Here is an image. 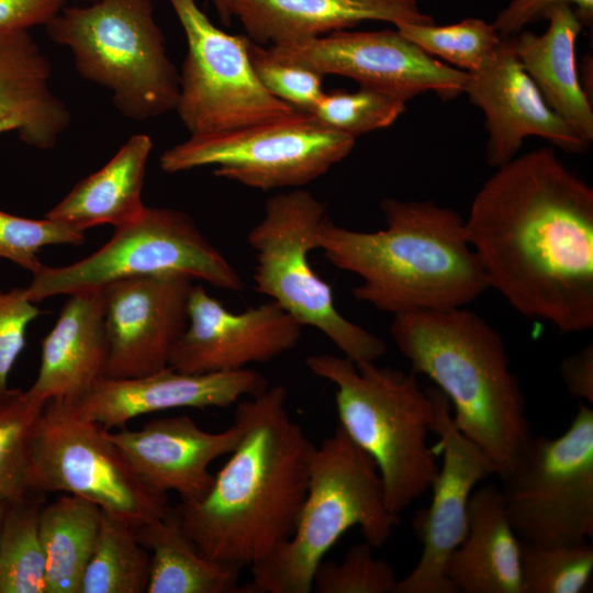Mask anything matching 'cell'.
<instances>
[{"label":"cell","mask_w":593,"mask_h":593,"mask_svg":"<svg viewBox=\"0 0 593 593\" xmlns=\"http://www.w3.org/2000/svg\"><path fill=\"white\" fill-rule=\"evenodd\" d=\"M465 228L489 288L516 312L562 333L592 328L593 189L552 147L497 167Z\"/></svg>","instance_id":"6da1fadb"},{"label":"cell","mask_w":593,"mask_h":593,"mask_svg":"<svg viewBox=\"0 0 593 593\" xmlns=\"http://www.w3.org/2000/svg\"><path fill=\"white\" fill-rule=\"evenodd\" d=\"M283 385L236 403L242 435L199 500L174 510L208 559L242 569L267 559L293 533L315 445L291 417Z\"/></svg>","instance_id":"7a4b0ae2"},{"label":"cell","mask_w":593,"mask_h":593,"mask_svg":"<svg viewBox=\"0 0 593 593\" xmlns=\"http://www.w3.org/2000/svg\"><path fill=\"white\" fill-rule=\"evenodd\" d=\"M380 209L383 230H349L326 215L317 231V249L361 279L355 300L396 315L466 307L489 289L457 211L396 198H384Z\"/></svg>","instance_id":"3957f363"},{"label":"cell","mask_w":593,"mask_h":593,"mask_svg":"<svg viewBox=\"0 0 593 593\" xmlns=\"http://www.w3.org/2000/svg\"><path fill=\"white\" fill-rule=\"evenodd\" d=\"M391 338L411 371L426 376L454 409L455 426L511 473L533 438L526 401L500 333L457 307L393 315Z\"/></svg>","instance_id":"277c9868"},{"label":"cell","mask_w":593,"mask_h":593,"mask_svg":"<svg viewBox=\"0 0 593 593\" xmlns=\"http://www.w3.org/2000/svg\"><path fill=\"white\" fill-rule=\"evenodd\" d=\"M309 370L335 385L339 426L374 462L388 510L399 515L434 483L439 466L427 443L436 387L422 388L413 371L311 355Z\"/></svg>","instance_id":"5b68a950"},{"label":"cell","mask_w":593,"mask_h":593,"mask_svg":"<svg viewBox=\"0 0 593 593\" xmlns=\"http://www.w3.org/2000/svg\"><path fill=\"white\" fill-rule=\"evenodd\" d=\"M399 522L385 505L374 462L338 425L314 448L292 535L250 568L248 585L254 593H310L317 567L348 529L358 527L380 548Z\"/></svg>","instance_id":"8992f818"},{"label":"cell","mask_w":593,"mask_h":593,"mask_svg":"<svg viewBox=\"0 0 593 593\" xmlns=\"http://www.w3.org/2000/svg\"><path fill=\"white\" fill-rule=\"evenodd\" d=\"M153 12L150 0H98L63 8L45 25L70 51L78 74L108 89L133 121L175 110L179 94V74Z\"/></svg>","instance_id":"52a82bcc"},{"label":"cell","mask_w":593,"mask_h":593,"mask_svg":"<svg viewBox=\"0 0 593 593\" xmlns=\"http://www.w3.org/2000/svg\"><path fill=\"white\" fill-rule=\"evenodd\" d=\"M25 475L30 492L82 497L135 529L172 511L167 494L141 478L108 429L67 400L44 404L30 435Z\"/></svg>","instance_id":"ba28073f"},{"label":"cell","mask_w":593,"mask_h":593,"mask_svg":"<svg viewBox=\"0 0 593 593\" xmlns=\"http://www.w3.org/2000/svg\"><path fill=\"white\" fill-rule=\"evenodd\" d=\"M326 215L324 203L304 189L267 199L264 217L247 236L256 257L255 289L302 326L320 331L354 362L377 361L387 353L383 339L337 310L332 287L311 266Z\"/></svg>","instance_id":"9c48e42d"},{"label":"cell","mask_w":593,"mask_h":593,"mask_svg":"<svg viewBox=\"0 0 593 593\" xmlns=\"http://www.w3.org/2000/svg\"><path fill=\"white\" fill-rule=\"evenodd\" d=\"M32 275L24 292L34 303L157 275H184L230 291L244 288L237 270L193 220L170 208L145 206L136 219L115 227L112 238L90 256L64 267L43 265Z\"/></svg>","instance_id":"30bf717a"},{"label":"cell","mask_w":593,"mask_h":593,"mask_svg":"<svg viewBox=\"0 0 593 593\" xmlns=\"http://www.w3.org/2000/svg\"><path fill=\"white\" fill-rule=\"evenodd\" d=\"M354 146L355 137L295 111L235 130L191 135L165 150L159 165L167 174L215 166L217 177L268 191L301 188L316 180Z\"/></svg>","instance_id":"8fae6325"},{"label":"cell","mask_w":593,"mask_h":593,"mask_svg":"<svg viewBox=\"0 0 593 593\" xmlns=\"http://www.w3.org/2000/svg\"><path fill=\"white\" fill-rule=\"evenodd\" d=\"M501 489L521 540L578 545L593 536V409L581 402L563 434L533 436Z\"/></svg>","instance_id":"7c38bea8"},{"label":"cell","mask_w":593,"mask_h":593,"mask_svg":"<svg viewBox=\"0 0 593 593\" xmlns=\"http://www.w3.org/2000/svg\"><path fill=\"white\" fill-rule=\"evenodd\" d=\"M168 1L187 38L175 110L191 135L235 130L296 111L258 80L247 36L216 27L195 0Z\"/></svg>","instance_id":"4fadbf2b"},{"label":"cell","mask_w":593,"mask_h":593,"mask_svg":"<svg viewBox=\"0 0 593 593\" xmlns=\"http://www.w3.org/2000/svg\"><path fill=\"white\" fill-rule=\"evenodd\" d=\"M275 59L322 76L356 80L403 102L433 91L443 100L463 93L468 72L430 56L396 29L336 31L318 37L270 45Z\"/></svg>","instance_id":"5bb4252c"},{"label":"cell","mask_w":593,"mask_h":593,"mask_svg":"<svg viewBox=\"0 0 593 593\" xmlns=\"http://www.w3.org/2000/svg\"><path fill=\"white\" fill-rule=\"evenodd\" d=\"M450 409L436 388L432 432L437 435L434 448L443 454V461L430 486V505L416 517L421 557L412 571L398 580L394 593H457L446 575L447 561L467 535L474 486L497 475L491 459L455 426Z\"/></svg>","instance_id":"9a60e30c"},{"label":"cell","mask_w":593,"mask_h":593,"mask_svg":"<svg viewBox=\"0 0 593 593\" xmlns=\"http://www.w3.org/2000/svg\"><path fill=\"white\" fill-rule=\"evenodd\" d=\"M192 287L188 276L157 275L102 288L109 345L103 378H137L168 367L188 324Z\"/></svg>","instance_id":"2e32d148"},{"label":"cell","mask_w":593,"mask_h":593,"mask_svg":"<svg viewBox=\"0 0 593 593\" xmlns=\"http://www.w3.org/2000/svg\"><path fill=\"white\" fill-rule=\"evenodd\" d=\"M302 325L269 300L236 313L193 284L188 301V324L176 343L168 366L183 373L245 369L292 349Z\"/></svg>","instance_id":"e0dca14e"},{"label":"cell","mask_w":593,"mask_h":593,"mask_svg":"<svg viewBox=\"0 0 593 593\" xmlns=\"http://www.w3.org/2000/svg\"><path fill=\"white\" fill-rule=\"evenodd\" d=\"M463 92L484 113L485 158L494 168L517 156L529 136L571 154H583L590 146L547 104L507 37L484 67L468 74Z\"/></svg>","instance_id":"ac0fdd59"},{"label":"cell","mask_w":593,"mask_h":593,"mask_svg":"<svg viewBox=\"0 0 593 593\" xmlns=\"http://www.w3.org/2000/svg\"><path fill=\"white\" fill-rule=\"evenodd\" d=\"M267 388L266 379L247 368L183 373L168 366L137 378H101L88 393L71 402L81 416L109 430L123 427L141 415L159 411L227 407Z\"/></svg>","instance_id":"d6986e66"},{"label":"cell","mask_w":593,"mask_h":593,"mask_svg":"<svg viewBox=\"0 0 593 593\" xmlns=\"http://www.w3.org/2000/svg\"><path fill=\"white\" fill-rule=\"evenodd\" d=\"M108 433L150 488L164 494L176 492L180 502H191L208 492L214 475L210 465L234 450L242 427L234 421L222 432H208L181 415Z\"/></svg>","instance_id":"ffe728a7"},{"label":"cell","mask_w":593,"mask_h":593,"mask_svg":"<svg viewBox=\"0 0 593 593\" xmlns=\"http://www.w3.org/2000/svg\"><path fill=\"white\" fill-rule=\"evenodd\" d=\"M232 13L259 45L305 41L370 20L435 23L417 0H232Z\"/></svg>","instance_id":"44dd1931"},{"label":"cell","mask_w":593,"mask_h":593,"mask_svg":"<svg viewBox=\"0 0 593 593\" xmlns=\"http://www.w3.org/2000/svg\"><path fill=\"white\" fill-rule=\"evenodd\" d=\"M108 351L102 289L69 294L42 340L38 372L27 390L45 402L77 401L103 378Z\"/></svg>","instance_id":"7402d4cb"},{"label":"cell","mask_w":593,"mask_h":593,"mask_svg":"<svg viewBox=\"0 0 593 593\" xmlns=\"http://www.w3.org/2000/svg\"><path fill=\"white\" fill-rule=\"evenodd\" d=\"M51 63L29 30L0 29V134L53 148L71 115L51 88Z\"/></svg>","instance_id":"603a6c76"},{"label":"cell","mask_w":593,"mask_h":593,"mask_svg":"<svg viewBox=\"0 0 593 593\" xmlns=\"http://www.w3.org/2000/svg\"><path fill=\"white\" fill-rule=\"evenodd\" d=\"M544 19L548 20L545 33L523 30L507 37L508 43L547 104L590 144L592 99L582 85L575 56L577 40L584 25L568 3L550 7Z\"/></svg>","instance_id":"cb8c5ba5"},{"label":"cell","mask_w":593,"mask_h":593,"mask_svg":"<svg viewBox=\"0 0 593 593\" xmlns=\"http://www.w3.org/2000/svg\"><path fill=\"white\" fill-rule=\"evenodd\" d=\"M521 545L501 489L481 486L470 496L468 532L447 561L446 575L456 592L522 593Z\"/></svg>","instance_id":"d4e9b609"},{"label":"cell","mask_w":593,"mask_h":593,"mask_svg":"<svg viewBox=\"0 0 593 593\" xmlns=\"http://www.w3.org/2000/svg\"><path fill=\"white\" fill-rule=\"evenodd\" d=\"M152 148L147 134L133 135L102 168L80 180L45 216L81 232L102 224L119 227L133 221L145 209L142 190Z\"/></svg>","instance_id":"484cf974"},{"label":"cell","mask_w":593,"mask_h":593,"mask_svg":"<svg viewBox=\"0 0 593 593\" xmlns=\"http://www.w3.org/2000/svg\"><path fill=\"white\" fill-rule=\"evenodd\" d=\"M149 556L146 593H246L239 569L208 559L180 525L174 510L135 529Z\"/></svg>","instance_id":"4316f807"},{"label":"cell","mask_w":593,"mask_h":593,"mask_svg":"<svg viewBox=\"0 0 593 593\" xmlns=\"http://www.w3.org/2000/svg\"><path fill=\"white\" fill-rule=\"evenodd\" d=\"M102 510L82 497L63 494L40 514V536L46 562L47 593H80L92 555Z\"/></svg>","instance_id":"83f0119b"},{"label":"cell","mask_w":593,"mask_h":593,"mask_svg":"<svg viewBox=\"0 0 593 593\" xmlns=\"http://www.w3.org/2000/svg\"><path fill=\"white\" fill-rule=\"evenodd\" d=\"M44 494L30 492L8 503L0 530V593H47L40 536Z\"/></svg>","instance_id":"f1b7e54d"},{"label":"cell","mask_w":593,"mask_h":593,"mask_svg":"<svg viewBox=\"0 0 593 593\" xmlns=\"http://www.w3.org/2000/svg\"><path fill=\"white\" fill-rule=\"evenodd\" d=\"M148 577L149 555L135 528L102 511L80 593H146Z\"/></svg>","instance_id":"f546056e"},{"label":"cell","mask_w":593,"mask_h":593,"mask_svg":"<svg viewBox=\"0 0 593 593\" xmlns=\"http://www.w3.org/2000/svg\"><path fill=\"white\" fill-rule=\"evenodd\" d=\"M395 29L430 56L468 74L484 67L504 40L492 23L478 18L448 25L400 24Z\"/></svg>","instance_id":"4dcf8cb0"},{"label":"cell","mask_w":593,"mask_h":593,"mask_svg":"<svg viewBox=\"0 0 593 593\" xmlns=\"http://www.w3.org/2000/svg\"><path fill=\"white\" fill-rule=\"evenodd\" d=\"M522 593H582L593 574V547L522 540Z\"/></svg>","instance_id":"1f68e13d"},{"label":"cell","mask_w":593,"mask_h":593,"mask_svg":"<svg viewBox=\"0 0 593 593\" xmlns=\"http://www.w3.org/2000/svg\"><path fill=\"white\" fill-rule=\"evenodd\" d=\"M45 403L21 389H8L0 398V500L15 501L30 493L25 475L27 445Z\"/></svg>","instance_id":"d6a6232c"},{"label":"cell","mask_w":593,"mask_h":593,"mask_svg":"<svg viewBox=\"0 0 593 593\" xmlns=\"http://www.w3.org/2000/svg\"><path fill=\"white\" fill-rule=\"evenodd\" d=\"M405 109V102L394 97L359 87L356 91L325 92L312 115L324 125L356 137L390 126Z\"/></svg>","instance_id":"836d02e7"},{"label":"cell","mask_w":593,"mask_h":593,"mask_svg":"<svg viewBox=\"0 0 593 593\" xmlns=\"http://www.w3.org/2000/svg\"><path fill=\"white\" fill-rule=\"evenodd\" d=\"M368 542L355 544L340 562L322 561L312 591L317 593H394L398 578L392 566L376 558Z\"/></svg>","instance_id":"e575fe53"},{"label":"cell","mask_w":593,"mask_h":593,"mask_svg":"<svg viewBox=\"0 0 593 593\" xmlns=\"http://www.w3.org/2000/svg\"><path fill=\"white\" fill-rule=\"evenodd\" d=\"M85 232L48 219L32 220L0 210V257L32 273L43 265L37 258L41 248L48 245H81Z\"/></svg>","instance_id":"d590c367"},{"label":"cell","mask_w":593,"mask_h":593,"mask_svg":"<svg viewBox=\"0 0 593 593\" xmlns=\"http://www.w3.org/2000/svg\"><path fill=\"white\" fill-rule=\"evenodd\" d=\"M249 56L264 88L299 112L312 114L322 99L323 77L316 71L279 61L267 48L250 41Z\"/></svg>","instance_id":"8d00e7d4"},{"label":"cell","mask_w":593,"mask_h":593,"mask_svg":"<svg viewBox=\"0 0 593 593\" xmlns=\"http://www.w3.org/2000/svg\"><path fill=\"white\" fill-rule=\"evenodd\" d=\"M40 313L24 288L0 292V398L9 389L10 371L25 346L26 328Z\"/></svg>","instance_id":"74e56055"},{"label":"cell","mask_w":593,"mask_h":593,"mask_svg":"<svg viewBox=\"0 0 593 593\" xmlns=\"http://www.w3.org/2000/svg\"><path fill=\"white\" fill-rule=\"evenodd\" d=\"M558 3L572 5L583 25L592 24L593 0H510L492 24L502 37H510L544 19L546 11Z\"/></svg>","instance_id":"f35d334b"},{"label":"cell","mask_w":593,"mask_h":593,"mask_svg":"<svg viewBox=\"0 0 593 593\" xmlns=\"http://www.w3.org/2000/svg\"><path fill=\"white\" fill-rule=\"evenodd\" d=\"M65 0H0V29L29 30L46 25Z\"/></svg>","instance_id":"ab89813d"},{"label":"cell","mask_w":593,"mask_h":593,"mask_svg":"<svg viewBox=\"0 0 593 593\" xmlns=\"http://www.w3.org/2000/svg\"><path fill=\"white\" fill-rule=\"evenodd\" d=\"M559 370L569 394L581 402L593 404V344L563 358Z\"/></svg>","instance_id":"60d3db41"},{"label":"cell","mask_w":593,"mask_h":593,"mask_svg":"<svg viewBox=\"0 0 593 593\" xmlns=\"http://www.w3.org/2000/svg\"><path fill=\"white\" fill-rule=\"evenodd\" d=\"M223 24L230 25L233 20L232 0H211Z\"/></svg>","instance_id":"b9f144b4"},{"label":"cell","mask_w":593,"mask_h":593,"mask_svg":"<svg viewBox=\"0 0 593 593\" xmlns=\"http://www.w3.org/2000/svg\"><path fill=\"white\" fill-rule=\"evenodd\" d=\"M9 501L0 500V530Z\"/></svg>","instance_id":"7bdbcfd3"},{"label":"cell","mask_w":593,"mask_h":593,"mask_svg":"<svg viewBox=\"0 0 593 593\" xmlns=\"http://www.w3.org/2000/svg\"><path fill=\"white\" fill-rule=\"evenodd\" d=\"M78 1L94 2V1H98V0H78Z\"/></svg>","instance_id":"ee69618b"}]
</instances>
